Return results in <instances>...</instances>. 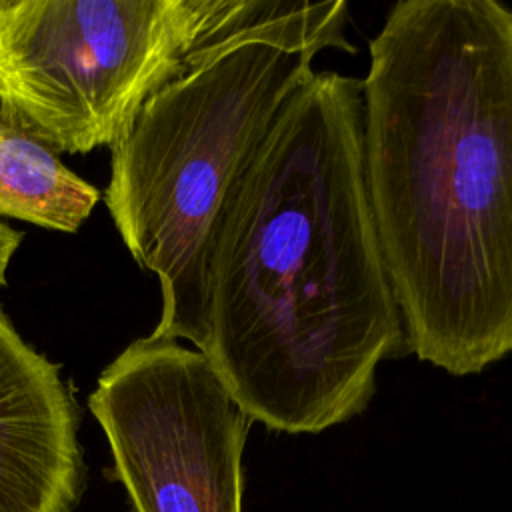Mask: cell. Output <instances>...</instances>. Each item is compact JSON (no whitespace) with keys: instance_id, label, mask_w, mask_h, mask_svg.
Masks as SVG:
<instances>
[{"instance_id":"cell-1","label":"cell","mask_w":512,"mask_h":512,"mask_svg":"<svg viewBox=\"0 0 512 512\" xmlns=\"http://www.w3.org/2000/svg\"><path fill=\"white\" fill-rule=\"evenodd\" d=\"M362 80L312 72L220 216L200 350L252 422L318 434L362 414L406 350L362 156Z\"/></svg>"},{"instance_id":"cell-2","label":"cell","mask_w":512,"mask_h":512,"mask_svg":"<svg viewBox=\"0 0 512 512\" xmlns=\"http://www.w3.org/2000/svg\"><path fill=\"white\" fill-rule=\"evenodd\" d=\"M368 52L364 178L406 350L480 374L512 352V8L400 0Z\"/></svg>"},{"instance_id":"cell-3","label":"cell","mask_w":512,"mask_h":512,"mask_svg":"<svg viewBox=\"0 0 512 512\" xmlns=\"http://www.w3.org/2000/svg\"><path fill=\"white\" fill-rule=\"evenodd\" d=\"M346 22L342 0H280L152 94L110 148L106 208L132 258L160 282L150 336L204 348L206 268L226 202L314 58L328 48L356 54Z\"/></svg>"},{"instance_id":"cell-4","label":"cell","mask_w":512,"mask_h":512,"mask_svg":"<svg viewBox=\"0 0 512 512\" xmlns=\"http://www.w3.org/2000/svg\"><path fill=\"white\" fill-rule=\"evenodd\" d=\"M280 0H0V124L54 154L114 148L146 100Z\"/></svg>"},{"instance_id":"cell-5","label":"cell","mask_w":512,"mask_h":512,"mask_svg":"<svg viewBox=\"0 0 512 512\" xmlns=\"http://www.w3.org/2000/svg\"><path fill=\"white\" fill-rule=\"evenodd\" d=\"M88 408L134 512H242L252 420L200 350L132 342L102 370Z\"/></svg>"},{"instance_id":"cell-6","label":"cell","mask_w":512,"mask_h":512,"mask_svg":"<svg viewBox=\"0 0 512 512\" xmlns=\"http://www.w3.org/2000/svg\"><path fill=\"white\" fill-rule=\"evenodd\" d=\"M82 488L70 386L0 310V512H72Z\"/></svg>"},{"instance_id":"cell-7","label":"cell","mask_w":512,"mask_h":512,"mask_svg":"<svg viewBox=\"0 0 512 512\" xmlns=\"http://www.w3.org/2000/svg\"><path fill=\"white\" fill-rule=\"evenodd\" d=\"M100 190L52 150L0 124V216L58 232H76Z\"/></svg>"},{"instance_id":"cell-8","label":"cell","mask_w":512,"mask_h":512,"mask_svg":"<svg viewBox=\"0 0 512 512\" xmlns=\"http://www.w3.org/2000/svg\"><path fill=\"white\" fill-rule=\"evenodd\" d=\"M24 234L10 224L0 220V288L6 286V270L10 264V258L18 250Z\"/></svg>"}]
</instances>
